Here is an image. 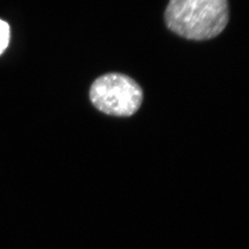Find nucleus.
I'll return each instance as SVG.
<instances>
[{"mask_svg":"<svg viewBox=\"0 0 249 249\" xmlns=\"http://www.w3.org/2000/svg\"><path fill=\"white\" fill-rule=\"evenodd\" d=\"M164 19L169 30L186 39H213L228 24V0H170Z\"/></svg>","mask_w":249,"mask_h":249,"instance_id":"1","label":"nucleus"},{"mask_svg":"<svg viewBox=\"0 0 249 249\" xmlns=\"http://www.w3.org/2000/svg\"><path fill=\"white\" fill-rule=\"evenodd\" d=\"M89 101L100 112L108 116L128 117L142 107V87L121 73H107L94 80L89 88Z\"/></svg>","mask_w":249,"mask_h":249,"instance_id":"2","label":"nucleus"},{"mask_svg":"<svg viewBox=\"0 0 249 249\" xmlns=\"http://www.w3.org/2000/svg\"><path fill=\"white\" fill-rule=\"evenodd\" d=\"M10 40V28L8 22L0 19V55L9 46Z\"/></svg>","mask_w":249,"mask_h":249,"instance_id":"3","label":"nucleus"}]
</instances>
